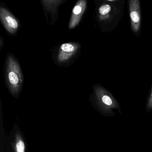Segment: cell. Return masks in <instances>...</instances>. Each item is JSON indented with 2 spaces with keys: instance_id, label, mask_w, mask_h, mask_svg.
<instances>
[{
  "instance_id": "obj_1",
  "label": "cell",
  "mask_w": 152,
  "mask_h": 152,
  "mask_svg": "<svg viewBox=\"0 0 152 152\" xmlns=\"http://www.w3.org/2000/svg\"><path fill=\"white\" fill-rule=\"evenodd\" d=\"M5 78L9 91L13 97L18 96L23 84V76L17 60L12 54L5 61Z\"/></svg>"
},
{
  "instance_id": "obj_2",
  "label": "cell",
  "mask_w": 152,
  "mask_h": 152,
  "mask_svg": "<svg viewBox=\"0 0 152 152\" xmlns=\"http://www.w3.org/2000/svg\"><path fill=\"white\" fill-rule=\"evenodd\" d=\"M123 10V5L104 2L98 9V19L103 25L113 27L122 18Z\"/></svg>"
},
{
  "instance_id": "obj_3",
  "label": "cell",
  "mask_w": 152,
  "mask_h": 152,
  "mask_svg": "<svg viewBox=\"0 0 152 152\" xmlns=\"http://www.w3.org/2000/svg\"><path fill=\"white\" fill-rule=\"evenodd\" d=\"M4 152H29L23 131L15 124L4 140Z\"/></svg>"
},
{
  "instance_id": "obj_4",
  "label": "cell",
  "mask_w": 152,
  "mask_h": 152,
  "mask_svg": "<svg viewBox=\"0 0 152 152\" xmlns=\"http://www.w3.org/2000/svg\"><path fill=\"white\" fill-rule=\"evenodd\" d=\"M94 91L96 102L101 110L105 114L112 115V110L119 107L117 102L110 94L102 87H95Z\"/></svg>"
},
{
  "instance_id": "obj_5",
  "label": "cell",
  "mask_w": 152,
  "mask_h": 152,
  "mask_svg": "<svg viewBox=\"0 0 152 152\" xmlns=\"http://www.w3.org/2000/svg\"><path fill=\"white\" fill-rule=\"evenodd\" d=\"M129 10L131 28L133 32L137 34L142 24V12L139 0H128Z\"/></svg>"
},
{
  "instance_id": "obj_6",
  "label": "cell",
  "mask_w": 152,
  "mask_h": 152,
  "mask_svg": "<svg viewBox=\"0 0 152 152\" xmlns=\"http://www.w3.org/2000/svg\"><path fill=\"white\" fill-rule=\"evenodd\" d=\"M79 47V44L76 43H66L62 45L57 53L58 62L63 63L69 61L77 53Z\"/></svg>"
},
{
  "instance_id": "obj_7",
  "label": "cell",
  "mask_w": 152,
  "mask_h": 152,
  "mask_svg": "<svg viewBox=\"0 0 152 152\" xmlns=\"http://www.w3.org/2000/svg\"><path fill=\"white\" fill-rule=\"evenodd\" d=\"M0 18L6 30L10 34H15L19 26L18 22L15 17L5 8L1 7Z\"/></svg>"
},
{
  "instance_id": "obj_8",
  "label": "cell",
  "mask_w": 152,
  "mask_h": 152,
  "mask_svg": "<svg viewBox=\"0 0 152 152\" xmlns=\"http://www.w3.org/2000/svg\"><path fill=\"white\" fill-rule=\"evenodd\" d=\"M87 2L86 0H79L76 4L72 10V15L70 18L69 27L74 28L80 22L83 13L86 8Z\"/></svg>"
},
{
  "instance_id": "obj_9",
  "label": "cell",
  "mask_w": 152,
  "mask_h": 152,
  "mask_svg": "<svg viewBox=\"0 0 152 152\" xmlns=\"http://www.w3.org/2000/svg\"><path fill=\"white\" fill-rule=\"evenodd\" d=\"M61 1V0H43V1L47 10L54 11L55 7Z\"/></svg>"
},
{
  "instance_id": "obj_10",
  "label": "cell",
  "mask_w": 152,
  "mask_h": 152,
  "mask_svg": "<svg viewBox=\"0 0 152 152\" xmlns=\"http://www.w3.org/2000/svg\"><path fill=\"white\" fill-rule=\"evenodd\" d=\"M104 2L112 3L124 5L125 0H103Z\"/></svg>"
},
{
  "instance_id": "obj_11",
  "label": "cell",
  "mask_w": 152,
  "mask_h": 152,
  "mask_svg": "<svg viewBox=\"0 0 152 152\" xmlns=\"http://www.w3.org/2000/svg\"><path fill=\"white\" fill-rule=\"evenodd\" d=\"M147 109L148 110H150L152 109V92L151 94V96L149 98V100H148Z\"/></svg>"
},
{
  "instance_id": "obj_12",
  "label": "cell",
  "mask_w": 152,
  "mask_h": 152,
  "mask_svg": "<svg viewBox=\"0 0 152 152\" xmlns=\"http://www.w3.org/2000/svg\"><path fill=\"white\" fill-rule=\"evenodd\" d=\"M3 46V41L2 40V38H1V49L2 48Z\"/></svg>"
}]
</instances>
